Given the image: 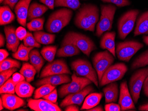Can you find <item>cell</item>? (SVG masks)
Listing matches in <instances>:
<instances>
[{"label": "cell", "instance_id": "cell-1", "mask_svg": "<svg viewBox=\"0 0 148 111\" xmlns=\"http://www.w3.org/2000/svg\"><path fill=\"white\" fill-rule=\"evenodd\" d=\"M99 12L96 5L84 4L76 12L75 25L79 29L94 32L99 19Z\"/></svg>", "mask_w": 148, "mask_h": 111}, {"label": "cell", "instance_id": "cell-2", "mask_svg": "<svg viewBox=\"0 0 148 111\" xmlns=\"http://www.w3.org/2000/svg\"><path fill=\"white\" fill-rule=\"evenodd\" d=\"M73 16V11L67 8L57 10L51 14L48 19L46 29L50 33H58L69 25Z\"/></svg>", "mask_w": 148, "mask_h": 111}, {"label": "cell", "instance_id": "cell-3", "mask_svg": "<svg viewBox=\"0 0 148 111\" xmlns=\"http://www.w3.org/2000/svg\"><path fill=\"white\" fill-rule=\"evenodd\" d=\"M69 44L75 45L88 57H89L91 52L97 49L96 45L89 37L74 31H69L66 34L62 41V46Z\"/></svg>", "mask_w": 148, "mask_h": 111}, {"label": "cell", "instance_id": "cell-4", "mask_svg": "<svg viewBox=\"0 0 148 111\" xmlns=\"http://www.w3.org/2000/svg\"><path fill=\"white\" fill-rule=\"evenodd\" d=\"M116 10V6L112 4L101 5V14L96 27L97 37H100L104 32L111 30Z\"/></svg>", "mask_w": 148, "mask_h": 111}, {"label": "cell", "instance_id": "cell-5", "mask_svg": "<svg viewBox=\"0 0 148 111\" xmlns=\"http://www.w3.org/2000/svg\"><path fill=\"white\" fill-rule=\"evenodd\" d=\"M139 10H132L126 12L118 21V34L120 39H125L134 29Z\"/></svg>", "mask_w": 148, "mask_h": 111}, {"label": "cell", "instance_id": "cell-6", "mask_svg": "<svg viewBox=\"0 0 148 111\" xmlns=\"http://www.w3.org/2000/svg\"><path fill=\"white\" fill-rule=\"evenodd\" d=\"M143 47V44L140 42L127 40L118 43L115 52L119 60L129 62L133 56Z\"/></svg>", "mask_w": 148, "mask_h": 111}, {"label": "cell", "instance_id": "cell-7", "mask_svg": "<svg viewBox=\"0 0 148 111\" xmlns=\"http://www.w3.org/2000/svg\"><path fill=\"white\" fill-rule=\"evenodd\" d=\"M71 68L78 76L88 78L97 87H99V78L97 72L88 61L84 59H77L71 63Z\"/></svg>", "mask_w": 148, "mask_h": 111}, {"label": "cell", "instance_id": "cell-8", "mask_svg": "<svg viewBox=\"0 0 148 111\" xmlns=\"http://www.w3.org/2000/svg\"><path fill=\"white\" fill-rule=\"evenodd\" d=\"M148 76V67H147L138 69L130 78L129 83L130 92L135 104L138 101L144 82Z\"/></svg>", "mask_w": 148, "mask_h": 111}, {"label": "cell", "instance_id": "cell-9", "mask_svg": "<svg viewBox=\"0 0 148 111\" xmlns=\"http://www.w3.org/2000/svg\"><path fill=\"white\" fill-rule=\"evenodd\" d=\"M92 82L85 77L76 76L74 71L71 76V81L69 83L64 84L59 89V95L63 98L71 93H75L84 89L86 86L91 84Z\"/></svg>", "mask_w": 148, "mask_h": 111}, {"label": "cell", "instance_id": "cell-10", "mask_svg": "<svg viewBox=\"0 0 148 111\" xmlns=\"http://www.w3.org/2000/svg\"><path fill=\"white\" fill-rule=\"evenodd\" d=\"M128 67L124 63H117L112 65L105 72L99 86L107 85L113 82L121 80L128 71Z\"/></svg>", "mask_w": 148, "mask_h": 111}, {"label": "cell", "instance_id": "cell-11", "mask_svg": "<svg viewBox=\"0 0 148 111\" xmlns=\"http://www.w3.org/2000/svg\"><path fill=\"white\" fill-rule=\"evenodd\" d=\"M114 58L107 50L97 53L93 57V66L98 74L99 84L105 72L114 63Z\"/></svg>", "mask_w": 148, "mask_h": 111}, {"label": "cell", "instance_id": "cell-12", "mask_svg": "<svg viewBox=\"0 0 148 111\" xmlns=\"http://www.w3.org/2000/svg\"><path fill=\"white\" fill-rule=\"evenodd\" d=\"M60 74H71L66 63L63 59L55 60L48 64L41 72L40 78Z\"/></svg>", "mask_w": 148, "mask_h": 111}, {"label": "cell", "instance_id": "cell-13", "mask_svg": "<svg viewBox=\"0 0 148 111\" xmlns=\"http://www.w3.org/2000/svg\"><path fill=\"white\" fill-rule=\"evenodd\" d=\"M95 89L93 87L89 84L79 92L68 95L62 101L60 104V106L64 108L72 104L81 106L86 97L91 93H93Z\"/></svg>", "mask_w": 148, "mask_h": 111}, {"label": "cell", "instance_id": "cell-14", "mask_svg": "<svg viewBox=\"0 0 148 111\" xmlns=\"http://www.w3.org/2000/svg\"><path fill=\"white\" fill-rule=\"evenodd\" d=\"M120 89L119 104L121 111L135 110V104L130 92L126 81H123L121 83Z\"/></svg>", "mask_w": 148, "mask_h": 111}, {"label": "cell", "instance_id": "cell-15", "mask_svg": "<svg viewBox=\"0 0 148 111\" xmlns=\"http://www.w3.org/2000/svg\"><path fill=\"white\" fill-rule=\"evenodd\" d=\"M28 107L35 111H62L55 103L43 99H29L27 100Z\"/></svg>", "mask_w": 148, "mask_h": 111}, {"label": "cell", "instance_id": "cell-16", "mask_svg": "<svg viewBox=\"0 0 148 111\" xmlns=\"http://www.w3.org/2000/svg\"><path fill=\"white\" fill-rule=\"evenodd\" d=\"M32 0H20L15 5V12L20 25L26 27L30 3Z\"/></svg>", "mask_w": 148, "mask_h": 111}, {"label": "cell", "instance_id": "cell-17", "mask_svg": "<svg viewBox=\"0 0 148 111\" xmlns=\"http://www.w3.org/2000/svg\"><path fill=\"white\" fill-rule=\"evenodd\" d=\"M15 28L12 26H5L4 31L6 39V47L13 53L16 52L19 47L20 39L16 33Z\"/></svg>", "mask_w": 148, "mask_h": 111}, {"label": "cell", "instance_id": "cell-18", "mask_svg": "<svg viewBox=\"0 0 148 111\" xmlns=\"http://www.w3.org/2000/svg\"><path fill=\"white\" fill-rule=\"evenodd\" d=\"M71 81L69 76L66 74H56L44 78L37 81L36 85V86L40 87L44 84H49L56 86L60 84L71 82Z\"/></svg>", "mask_w": 148, "mask_h": 111}, {"label": "cell", "instance_id": "cell-19", "mask_svg": "<svg viewBox=\"0 0 148 111\" xmlns=\"http://www.w3.org/2000/svg\"><path fill=\"white\" fill-rule=\"evenodd\" d=\"M1 97L3 106L8 110H14L25 104V102L23 99L14 94L5 93L1 95Z\"/></svg>", "mask_w": 148, "mask_h": 111}, {"label": "cell", "instance_id": "cell-20", "mask_svg": "<svg viewBox=\"0 0 148 111\" xmlns=\"http://www.w3.org/2000/svg\"><path fill=\"white\" fill-rule=\"evenodd\" d=\"M116 32L109 31L105 33L100 40V47L103 49L108 50L110 53L116 58L115 39Z\"/></svg>", "mask_w": 148, "mask_h": 111}, {"label": "cell", "instance_id": "cell-21", "mask_svg": "<svg viewBox=\"0 0 148 111\" xmlns=\"http://www.w3.org/2000/svg\"><path fill=\"white\" fill-rule=\"evenodd\" d=\"M106 104L115 103L119 97V90L118 84L116 82L110 83L103 89Z\"/></svg>", "mask_w": 148, "mask_h": 111}, {"label": "cell", "instance_id": "cell-22", "mask_svg": "<svg viewBox=\"0 0 148 111\" xmlns=\"http://www.w3.org/2000/svg\"><path fill=\"white\" fill-rule=\"evenodd\" d=\"M140 35H148V11L140 15L136 21L134 36Z\"/></svg>", "mask_w": 148, "mask_h": 111}, {"label": "cell", "instance_id": "cell-23", "mask_svg": "<svg viewBox=\"0 0 148 111\" xmlns=\"http://www.w3.org/2000/svg\"><path fill=\"white\" fill-rule=\"evenodd\" d=\"M35 88L28 82L23 81L18 83L15 88V92L19 97L22 98L30 97L32 96Z\"/></svg>", "mask_w": 148, "mask_h": 111}, {"label": "cell", "instance_id": "cell-24", "mask_svg": "<svg viewBox=\"0 0 148 111\" xmlns=\"http://www.w3.org/2000/svg\"><path fill=\"white\" fill-rule=\"evenodd\" d=\"M49 8L47 6L34 2L29 6L28 12V20H32L33 19L42 16L48 10Z\"/></svg>", "mask_w": 148, "mask_h": 111}, {"label": "cell", "instance_id": "cell-25", "mask_svg": "<svg viewBox=\"0 0 148 111\" xmlns=\"http://www.w3.org/2000/svg\"><path fill=\"white\" fill-rule=\"evenodd\" d=\"M103 97L102 93H90L86 98L80 110H88L98 106Z\"/></svg>", "mask_w": 148, "mask_h": 111}, {"label": "cell", "instance_id": "cell-26", "mask_svg": "<svg viewBox=\"0 0 148 111\" xmlns=\"http://www.w3.org/2000/svg\"><path fill=\"white\" fill-rule=\"evenodd\" d=\"M80 50L75 45L66 44L62 46L57 50L56 55L58 57H71L80 54Z\"/></svg>", "mask_w": 148, "mask_h": 111}, {"label": "cell", "instance_id": "cell-27", "mask_svg": "<svg viewBox=\"0 0 148 111\" xmlns=\"http://www.w3.org/2000/svg\"><path fill=\"white\" fill-rule=\"evenodd\" d=\"M15 18L9 6H1L0 8V25H5L12 23Z\"/></svg>", "mask_w": 148, "mask_h": 111}, {"label": "cell", "instance_id": "cell-28", "mask_svg": "<svg viewBox=\"0 0 148 111\" xmlns=\"http://www.w3.org/2000/svg\"><path fill=\"white\" fill-rule=\"evenodd\" d=\"M30 62L33 67L35 68L38 74L41 70V68L45 63V60L40 54L39 50L37 49H32L30 52Z\"/></svg>", "mask_w": 148, "mask_h": 111}, {"label": "cell", "instance_id": "cell-29", "mask_svg": "<svg viewBox=\"0 0 148 111\" xmlns=\"http://www.w3.org/2000/svg\"><path fill=\"white\" fill-rule=\"evenodd\" d=\"M33 36L38 43L42 44L48 45L54 43L56 35L42 31H34Z\"/></svg>", "mask_w": 148, "mask_h": 111}, {"label": "cell", "instance_id": "cell-30", "mask_svg": "<svg viewBox=\"0 0 148 111\" xmlns=\"http://www.w3.org/2000/svg\"><path fill=\"white\" fill-rule=\"evenodd\" d=\"M33 47H26L21 44L18 47L17 51L12 54V56L17 60L28 61L29 59V53L33 49Z\"/></svg>", "mask_w": 148, "mask_h": 111}, {"label": "cell", "instance_id": "cell-31", "mask_svg": "<svg viewBox=\"0 0 148 111\" xmlns=\"http://www.w3.org/2000/svg\"><path fill=\"white\" fill-rule=\"evenodd\" d=\"M37 71L35 68L29 63H24L20 73L25 78L26 80L28 82H30L34 80V77Z\"/></svg>", "mask_w": 148, "mask_h": 111}, {"label": "cell", "instance_id": "cell-32", "mask_svg": "<svg viewBox=\"0 0 148 111\" xmlns=\"http://www.w3.org/2000/svg\"><path fill=\"white\" fill-rule=\"evenodd\" d=\"M148 65V50L140 54L134 59L132 64L131 68L132 70L139 68L144 67Z\"/></svg>", "mask_w": 148, "mask_h": 111}, {"label": "cell", "instance_id": "cell-33", "mask_svg": "<svg viewBox=\"0 0 148 111\" xmlns=\"http://www.w3.org/2000/svg\"><path fill=\"white\" fill-rule=\"evenodd\" d=\"M79 0H55V7H64L75 10L80 8Z\"/></svg>", "mask_w": 148, "mask_h": 111}, {"label": "cell", "instance_id": "cell-34", "mask_svg": "<svg viewBox=\"0 0 148 111\" xmlns=\"http://www.w3.org/2000/svg\"><path fill=\"white\" fill-rule=\"evenodd\" d=\"M57 47L56 46H49L44 47L41 50V54L42 57L47 61L51 63L54 59Z\"/></svg>", "mask_w": 148, "mask_h": 111}, {"label": "cell", "instance_id": "cell-35", "mask_svg": "<svg viewBox=\"0 0 148 111\" xmlns=\"http://www.w3.org/2000/svg\"><path fill=\"white\" fill-rule=\"evenodd\" d=\"M55 89H56L55 86L49 84H44L35 90L34 98L38 99L40 98L43 97L44 96L50 93Z\"/></svg>", "mask_w": 148, "mask_h": 111}, {"label": "cell", "instance_id": "cell-36", "mask_svg": "<svg viewBox=\"0 0 148 111\" xmlns=\"http://www.w3.org/2000/svg\"><path fill=\"white\" fill-rule=\"evenodd\" d=\"M44 22V17L35 18L27 24V27L30 31H37L43 30Z\"/></svg>", "mask_w": 148, "mask_h": 111}, {"label": "cell", "instance_id": "cell-37", "mask_svg": "<svg viewBox=\"0 0 148 111\" xmlns=\"http://www.w3.org/2000/svg\"><path fill=\"white\" fill-rule=\"evenodd\" d=\"M20 67L21 63L19 61L8 58L0 62V72H1L4 70L13 68H19Z\"/></svg>", "mask_w": 148, "mask_h": 111}, {"label": "cell", "instance_id": "cell-38", "mask_svg": "<svg viewBox=\"0 0 148 111\" xmlns=\"http://www.w3.org/2000/svg\"><path fill=\"white\" fill-rule=\"evenodd\" d=\"M24 45L26 47L40 48L41 45L36 41L35 38L31 32H27L26 36L23 39Z\"/></svg>", "mask_w": 148, "mask_h": 111}, {"label": "cell", "instance_id": "cell-39", "mask_svg": "<svg viewBox=\"0 0 148 111\" xmlns=\"http://www.w3.org/2000/svg\"><path fill=\"white\" fill-rule=\"evenodd\" d=\"M17 70V68H13L4 70L0 74V86H3L9 78Z\"/></svg>", "mask_w": 148, "mask_h": 111}, {"label": "cell", "instance_id": "cell-40", "mask_svg": "<svg viewBox=\"0 0 148 111\" xmlns=\"http://www.w3.org/2000/svg\"><path fill=\"white\" fill-rule=\"evenodd\" d=\"M105 3H112L118 7H123L131 5L130 0H101Z\"/></svg>", "mask_w": 148, "mask_h": 111}, {"label": "cell", "instance_id": "cell-41", "mask_svg": "<svg viewBox=\"0 0 148 111\" xmlns=\"http://www.w3.org/2000/svg\"><path fill=\"white\" fill-rule=\"evenodd\" d=\"M57 97H58V94H57V90L56 89H55L48 95L43 97L44 99L48 100L53 103H56L57 102Z\"/></svg>", "mask_w": 148, "mask_h": 111}, {"label": "cell", "instance_id": "cell-42", "mask_svg": "<svg viewBox=\"0 0 148 111\" xmlns=\"http://www.w3.org/2000/svg\"><path fill=\"white\" fill-rule=\"evenodd\" d=\"M8 89V93L14 94L15 92V84L12 81V78H10L4 84Z\"/></svg>", "mask_w": 148, "mask_h": 111}, {"label": "cell", "instance_id": "cell-43", "mask_svg": "<svg viewBox=\"0 0 148 111\" xmlns=\"http://www.w3.org/2000/svg\"><path fill=\"white\" fill-rule=\"evenodd\" d=\"M106 111H121L119 104L114 103L106 104L104 107Z\"/></svg>", "mask_w": 148, "mask_h": 111}, {"label": "cell", "instance_id": "cell-44", "mask_svg": "<svg viewBox=\"0 0 148 111\" xmlns=\"http://www.w3.org/2000/svg\"><path fill=\"white\" fill-rule=\"evenodd\" d=\"M16 33L20 40H23L27 34L26 29L22 27H18L16 31Z\"/></svg>", "mask_w": 148, "mask_h": 111}, {"label": "cell", "instance_id": "cell-45", "mask_svg": "<svg viewBox=\"0 0 148 111\" xmlns=\"http://www.w3.org/2000/svg\"><path fill=\"white\" fill-rule=\"evenodd\" d=\"M12 79L13 82L16 85L18 83L25 81V78L21 74L16 73L12 75Z\"/></svg>", "mask_w": 148, "mask_h": 111}, {"label": "cell", "instance_id": "cell-46", "mask_svg": "<svg viewBox=\"0 0 148 111\" xmlns=\"http://www.w3.org/2000/svg\"><path fill=\"white\" fill-rule=\"evenodd\" d=\"M40 2L45 4L49 9L54 10L55 0H40Z\"/></svg>", "mask_w": 148, "mask_h": 111}, {"label": "cell", "instance_id": "cell-47", "mask_svg": "<svg viewBox=\"0 0 148 111\" xmlns=\"http://www.w3.org/2000/svg\"><path fill=\"white\" fill-rule=\"evenodd\" d=\"M18 1L19 0H4L3 4L9 6L12 10H13Z\"/></svg>", "mask_w": 148, "mask_h": 111}, {"label": "cell", "instance_id": "cell-48", "mask_svg": "<svg viewBox=\"0 0 148 111\" xmlns=\"http://www.w3.org/2000/svg\"><path fill=\"white\" fill-rule=\"evenodd\" d=\"M9 55V53L5 49H1L0 50V62H2L3 60L6 59Z\"/></svg>", "mask_w": 148, "mask_h": 111}, {"label": "cell", "instance_id": "cell-49", "mask_svg": "<svg viewBox=\"0 0 148 111\" xmlns=\"http://www.w3.org/2000/svg\"><path fill=\"white\" fill-rule=\"evenodd\" d=\"M143 88L144 94L148 98V76L146 77L145 80Z\"/></svg>", "mask_w": 148, "mask_h": 111}, {"label": "cell", "instance_id": "cell-50", "mask_svg": "<svg viewBox=\"0 0 148 111\" xmlns=\"http://www.w3.org/2000/svg\"><path fill=\"white\" fill-rule=\"evenodd\" d=\"M65 111H79V108L76 104H72L67 106L65 108Z\"/></svg>", "mask_w": 148, "mask_h": 111}, {"label": "cell", "instance_id": "cell-51", "mask_svg": "<svg viewBox=\"0 0 148 111\" xmlns=\"http://www.w3.org/2000/svg\"><path fill=\"white\" fill-rule=\"evenodd\" d=\"M86 111H103L104 109L103 108V106H96L93 108L90 109L86 110Z\"/></svg>", "mask_w": 148, "mask_h": 111}, {"label": "cell", "instance_id": "cell-52", "mask_svg": "<svg viewBox=\"0 0 148 111\" xmlns=\"http://www.w3.org/2000/svg\"><path fill=\"white\" fill-rule=\"evenodd\" d=\"M138 110L141 111H148V103L140 106Z\"/></svg>", "mask_w": 148, "mask_h": 111}, {"label": "cell", "instance_id": "cell-53", "mask_svg": "<svg viewBox=\"0 0 148 111\" xmlns=\"http://www.w3.org/2000/svg\"><path fill=\"white\" fill-rule=\"evenodd\" d=\"M0 93L1 94H4V93H8V89L7 88L5 84H3V86H1L0 88Z\"/></svg>", "mask_w": 148, "mask_h": 111}, {"label": "cell", "instance_id": "cell-54", "mask_svg": "<svg viewBox=\"0 0 148 111\" xmlns=\"http://www.w3.org/2000/svg\"><path fill=\"white\" fill-rule=\"evenodd\" d=\"M5 44V38H4L3 35H2V34L1 33V35H0V47H4Z\"/></svg>", "mask_w": 148, "mask_h": 111}, {"label": "cell", "instance_id": "cell-55", "mask_svg": "<svg viewBox=\"0 0 148 111\" xmlns=\"http://www.w3.org/2000/svg\"><path fill=\"white\" fill-rule=\"evenodd\" d=\"M143 40L144 43L146 45H148V35H144L143 36Z\"/></svg>", "mask_w": 148, "mask_h": 111}, {"label": "cell", "instance_id": "cell-56", "mask_svg": "<svg viewBox=\"0 0 148 111\" xmlns=\"http://www.w3.org/2000/svg\"><path fill=\"white\" fill-rule=\"evenodd\" d=\"M0 110L1 111V110H3V108H4V106H2V104H3V102H2V99H1V97L0 98Z\"/></svg>", "mask_w": 148, "mask_h": 111}, {"label": "cell", "instance_id": "cell-57", "mask_svg": "<svg viewBox=\"0 0 148 111\" xmlns=\"http://www.w3.org/2000/svg\"><path fill=\"white\" fill-rule=\"evenodd\" d=\"M4 0H0V2H1V3H2V2H3V1H4Z\"/></svg>", "mask_w": 148, "mask_h": 111}]
</instances>
